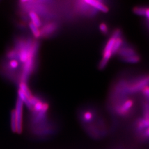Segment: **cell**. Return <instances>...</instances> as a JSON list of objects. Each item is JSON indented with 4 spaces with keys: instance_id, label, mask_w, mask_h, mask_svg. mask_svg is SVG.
Instances as JSON below:
<instances>
[{
    "instance_id": "cell-5",
    "label": "cell",
    "mask_w": 149,
    "mask_h": 149,
    "mask_svg": "<svg viewBox=\"0 0 149 149\" xmlns=\"http://www.w3.org/2000/svg\"><path fill=\"white\" fill-rule=\"evenodd\" d=\"M134 106L133 100L127 99L116 107V112L119 116H127Z\"/></svg>"
},
{
    "instance_id": "cell-1",
    "label": "cell",
    "mask_w": 149,
    "mask_h": 149,
    "mask_svg": "<svg viewBox=\"0 0 149 149\" xmlns=\"http://www.w3.org/2000/svg\"><path fill=\"white\" fill-rule=\"evenodd\" d=\"M116 39L117 38L111 36V37L107 40L103 50V58L99 64L100 69H103L106 68L109 60L113 55V49Z\"/></svg>"
},
{
    "instance_id": "cell-20",
    "label": "cell",
    "mask_w": 149,
    "mask_h": 149,
    "mask_svg": "<svg viewBox=\"0 0 149 149\" xmlns=\"http://www.w3.org/2000/svg\"><path fill=\"white\" fill-rule=\"evenodd\" d=\"M9 66L11 69H16L19 66V63L16 59H12L9 62Z\"/></svg>"
},
{
    "instance_id": "cell-11",
    "label": "cell",
    "mask_w": 149,
    "mask_h": 149,
    "mask_svg": "<svg viewBox=\"0 0 149 149\" xmlns=\"http://www.w3.org/2000/svg\"><path fill=\"white\" fill-rule=\"evenodd\" d=\"M124 45V40L122 37L118 38L116 40L114 45V47L113 49V54L115 55L117 54L120 49Z\"/></svg>"
},
{
    "instance_id": "cell-22",
    "label": "cell",
    "mask_w": 149,
    "mask_h": 149,
    "mask_svg": "<svg viewBox=\"0 0 149 149\" xmlns=\"http://www.w3.org/2000/svg\"><path fill=\"white\" fill-rule=\"evenodd\" d=\"M145 17L146 18V19H147L149 22V7H146V11H145Z\"/></svg>"
},
{
    "instance_id": "cell-2",
    "label": "cell",
    "mask_w": 149,
    "mask_h": 149,
    "mask_svg": "<svg viewBox=\"0 0 149 149\" xmlns=\"http://www.w3.org/2000/svg\"><path fill=\"white\" fill-rule=\"evenodd\" d=\"M75 8L77 12L84 16L93 17L96 16L98 11L89 5L85 1H79L76 2Z\"/></svg>"
},
{
    "instance_id": "cell-17",
    "label": "cell",
    "mask_w": 149,
    "mask_h": 149,
    "mask_svg": "<svg viewBox=\"0 0 149 149\" xmlns=\"http://www.w3.org/2000/svg\"><path fill=\"white\" fill-rule=\"evenodd\" d=\"M146 8L144 7H136L134 8V12L139 16H145Z\"/></svg>"
},
{
    "instance_id": "cell-14",
    "label": "cell",
    "mask_w": 149,
    "mask_h": 149,
    "mask_svg": "<svg viewBox=\"0 0 149 149\" xmlns=\"http://www.w3.org/2000/svg\"><path fill=\"white\" fill-rule=\"evenodd\" d=\"M122 60L124 62L134 64V63H137L140 61V56H139L138 55H134L132 56L122 59Z\"/></svg>"
},
{
    "instance_id": "cell-21",
    "label": "cell",
    "mask_w": 149,
    "mask_h": 149,
    "mask_svg": "<svg viewBox=\"0 0 149 149\" xmlns=\"http://www.w3.org/2000/svg\"><path fill=\"white\" fill-rule=\"evenodd\" d=\"M142 135L145 138L149 139V127L143 131Z\"/></svg>"
},
{
    "instance_id": "cell-8",
    "label": "cell",
    "mask_w": 149,
    "mask_h": 149,
    "mask_svg": "<svg viewBox=\"0 0 149 149\" xmlns=\"http://www.w3.org/2000/svg\"><path fill=\"white\" fill-rule=\"evenodd\" d=\"M57 28H58V25L56 23H49L46 26L44 27L43 31L40 32V36L43 34H44V36H48L49 35L53 34L54 32H55Z\"/></svg>"
},
{
    "instance_id": "cell-18",
    "label": "cell",
    "mask_w": 149,
    "mask_h": 149,
    "mask_svg": "<svg viewBox=\"0 0 149 149\" xmlns=\"http://www.w3.org/2000/svg\"><path fill=\"white\" fill-rule=\"evenodd\" d=\"M142 95L144 97L146 101H149V85L145 87L143 90L141 91Z\"/></svg>"
},
{
    "instance_id": "cell-3",
    "label": "cell",
    "mask_w": 149,
    "mask_h": 149,
    "mask_svg": "<svg viewBox=\"0 0 149 149\" xmlns=\"http://www.w3.org/2000/svg\"><path fill=\"white\" fill-rule=\"evenodd\" d=\"M149 85V74L142 77L133 84L129 86L127 91L129 93H136L142 91L145 87Z\"/></svg>"
},
{
    "instance_id": "cell-9",
    "label": "cell",
    "mask_w": 149,
    "mask_h": 149,
    "mask_svg": "<svg viewBox=\"0 0 149 149\" xmlns=\"http://www.w3.org/2000/svg\"><path fill=\"white\" fill-rule=\"evenodd\" d=\"M149 127V118H143L137 121L136 128L139 132H143Z\"/></svg>"
},
{
    "instance_id": "cell-19",
    "label": "cell",
    "mask_w": 149,
    "mask_h": 149,
    "mask_svg": "<svg viewBox=\"0 0 149 149\" xmlns=\"http://www.w3.org/2000/svg\"><path fill=\"white\" fill-rule=\"evenodd\" d=\"M100 31L104 34H107L108 33V27L105 23H102L100 24Z\"/></svg>"
},
{
    "instance_id": "cell-12",
    "label": "cell",
    "mask_w": 149,
    "mask_h": 149,
    "mask_svg": "<svg viewBox=\"0 0 149 149\" xmlns=\"http://www.w3.org/2000/svg\"><path fill=\"white\" fill-rule=\"evenodd\" d=\"M19 89L28 97V98H29V100L33 96L31 91L28 87L26 82H22L21 83L19 84Z\"/></svg>"
},
{
    "instance_id": "cell-16",
    "label": "cell",
    "mask_w": 149,
    "mask_h": 149,
    "mask_svg": "<svg viewBox=\"0 0 149 149\" xmlns=\"http://www.w3.org/2000/svg\"><path fill=\"white\" fill-rule=\"evenodd\" d=\"M93 119V114L90 111H87L83 114V120L86 123L90 122Z\"/></svg>"
},
{
    "instance_id": "cell-6",
    "label": "cell",
    "mask_w": 149,
    "mask_h": 149,
    "mask_svg": "<svg viewBox=\"0 0 149 149\" xmlns=\"http://www.w3.org/2000/svg\"><path fill=\"white\" fill-rule=\"evenodd\" d=\"M117 54L122 59L137 55L135 49L130 46H123L118 51Z\"/></svg>"
},
{
    "instance_id": "cell-15",
    "label": "cell",
    "mask_w": 149,
    "mask_h": 149,
    "mask_svg": "<svg viewBox=\"0 0 149 149\" xmlns=\"http://www.w3.org/2000/svg\"><path fill=\"white\" fill-rule=\"evenodd\" d=\"M11 129L13 133H17L16 117H15V113L14 110L11 112Z\"/></svg>"
},
{
    "instance_id": "cell-10",
    "label": "cell",
    "mask_w": 149,
    "mask_h": 149,
    "mask_svg": "<svg viewBox=\"0 0 149 149\" xmlns=\"http://www.w3.org/2000/svg\"><path fill=\"white\" fill-rule=\"evenodd\" d=\"M29 16L31 19V22L33 24H34L35 26H36L38 28L41 27L42 23L40 20V18L35 12L31 11L29 13Z\"/></svg>"
},
{
    "instance_id": "cell-13",
    "label": "cell",
    "mask_w": 149,
    "mask_h": 149,
    "mask_svg": "<svg viewBox=\"0 0 149 149\" xmlns=\"http://www.w3.org/2000/svg\"><path fill=\"white\" fill-rule=\"evenodd\" d=\"M29 28L31 29L32 34L34 36V37L36 38L40 37V31L38 27H37L36 26H35L34 24H33L31 22L29 23Z\"/></svg>"
},
{
    "instance_id": "cell-7",
    "label": "cell",
    "mask_w": 149,
    "mask_h": 149,
    "mask_svg": "<svg viewBox=\"0 0 149 149\" xmlns=\"http://www.w3.org/2000/svg\"><path fill=\"white\" fill-rule=\"evenodd\" d=\"M86 2L89 5L96 9L98 11H101L104 13H106L109 11V8L106 5L104 2L101 1H95V0H85Z\"/></svg>"
},
{
    "instance_id": "cell-4",
    "label": "cell",
    "mask_w": 149,
    "mask_h": 149,
    "mask_svg": "<svg viewBox=\"0 0 149 149\" xmlns=\"http://www.w3.org/2000/svg\"><path fill=\"white\" fill-rule=\"evenodd\" d=\"M23 103L18 97L16 102V108L14 110L16 117L17 133L21 134L22 132V116H23Z\"/></svg>"
}]
</instances>
